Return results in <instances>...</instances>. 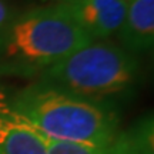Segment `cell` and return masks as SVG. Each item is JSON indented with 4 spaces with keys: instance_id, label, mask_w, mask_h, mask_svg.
Returning <instances> with one entry per match:
<instances>
[{
    "instance_id": "cell-3",
    "label": "cell",
    "mask_w": 154,
    "mask_h": 154,
    "mask_svg": "<svg viewBox=\"0 0 154 154\" xmlns=\"http://www.w3.org/2000/svg\"><path fill=\"white\" fill-rule=\"evenodd\" d=\"M13 110L47 138L70 143H99L120 130L121 113L34 82L9 91Z\"/></svg>"
},
{
    "instance_id": "cell-4",
    "label": "cell",
    "mask_w": 154,
    "mask_h": 154,
    "mask_svg": "<svg viewBox=\"0 0 154 154\" xmlns=\"http://www.w3.org/2000/svg\"><path fill=\"white\" fill-rule=\"evenodd\" d=\"M47 154H154L153 117L146 116L99 143H70L47 138Z\"/></svg>"
},
{
    "instance_id": "cell-8",
    "label": "cell",
    "mask_w": 154,
    "mask_h": 154,
    "mask_svg": "<svg viewBox=\"0 0 154 154\" xmlns=\"http://www.w3.org/2000/svg\"><path fill=\"white\" fill-rule=\"evenodd\" d=\"M14 14H16V11L13 9V6L9 5L5 0H0V26L5 24V23L7 22L9 19H11Z\"/></svg>"
},
{
    "instance_id": "cell-5",
    "label": "cell",
    "mask_w": 154,
    "mask_h": 154,
    "mask_svg": "<svg viewBox=\"0 0 154 154\" xmlns=\"http://www.w3.org/2000/svg\"><path fill=\"white\" fill-rule=\"evenodd\" d=\"M59 6L90 40H106L119 32L128 0H63Z\"/></svg>"
},
{
    "instance_id": "cell-7",
    "label": "cell",
    "mask_w": 154,
    "mask_h": 154,
    "mask_svg": "<svg viewBox=\"0 0 154 154\" xmlns=\"http://www.w3.org/2000/svg\"><path fill=\"white\" fill-rule=\"evenodd\" d=\"M123 49L133 54L147 51L154 40V0H128L124 20L119 29Z\"/></svg>"
},
{
    "instance_id": "cell-1",
    "label": "cell",
    "mask_w": 154,
    "mask_h": 154,
    "mask_svg": "<svg viewBox=\"0 0 154 154\" xmlns=\"http://www.w3.org/2000/svg\"><path fill=\"white\" fill-rule=\"evenodd\" d=\"M36 82L120 110L137 91L140 64L126 49L94 40L47 67Z\"/></svg>"
},
{
    "instance_id": "cell-9",
    "label": "cell",
    "mask_w": 154,
    "mask_h": 154,
    "mask_svg": "<svg viewBox=\"0 0 154 154\" xmlns=\"http://www.w3.org/2000/svg\"><path fill=\"white\" fill-rule=\"evenodd\" d=\"M51 2H54V3H57V2H63V0H51Z\"/></svg>"
},
{
    "instance_id": "cell-6",
    "label": "cell",
    "mask_w": 154,
    "mask_h": 154,
    "mask_svg": "<svg viewBox=\"0 0 154 154\" xmlns=\"http://www.w3.org/2000/svg\"><path fill=\"white\" fill-rule=\"evenodd\" d=\"M46 140L13 110L9 91L0 87V154H47Z\"/></svg>"
},
{
    "instance_id": "cell-2",
    "label": "cell",
    "mask_w": 154,
    "mask_h": 154,
    "mask_svg": "<svg viewBox=\"0 0 154 154\" xmlns=\"http://www.w3.org/2000/svg\"><path fill=\"white\" fill-rule=\"evenodd\" d=\"M90 42L56 5L16 13L0 26V76L37 77Z\"/></svg>"
}]
</instances>
